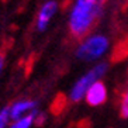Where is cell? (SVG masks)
Returning a JSON list of instances; mask_svg holds the SVG:
<instances>
[{
	"label": "cell",
	"mask_w": 128,
	"mask_h": 128,
	"mask_svg": "<svg viewBox=\"0 0 128 128\" xmlns=\"http://www.w3.org/2000/svg\"><path fill=\"white\" fill-rule=\"evenodd\" d=\"M106 0H78L72 10L69 28L73 37L82 38L102 17Z\"/></svg>",
	"instance_id": "obj_1"
},
{
	"label": "cell",
	"mask_w": 128,
	"mask_h": 128,
	"mask_svg": "<svg viewBox=\"0 0 128 128\" xmlns=\"http://www.w3.org/2000/svg\"><path fill=\"white\" fill-rule=\"evenodd\" d=\"M106 68H107L106 64H98L97 66L92 69L86 76H83L82 79L76 83V86L72 89V93H70L72 100H73V102H79L80 98L84 96V93H87V90L92 87V84H94L96 80L106 72Z\"/></svg>",
	"instance_id": "obj_2"
},
{
	"label": "cell",
	"mask_w": 128,
	"mask_h": 128,
	"mask_svg": "<svg viewBox=\"0 0 128 128\" xmlns=\"http://www.w3.org/2000/svg\"><path fill=\"white\" fill-rule=\"evenodd\" d=\"M107 45H108L107 38L102 37V35L93 37L90 40H87L84 44L80 45V48L78 49V56L84 60H92L94 58L100 56L107 49Z\"/></svg>",
	"instance_id": "obj_3"
},
{
	"label": "cell",
	"mask_w": 128,
	"mask_h": 128,
	"mask_svg": "<svg viewBox=\"0 0 128 128\" xmlns=\"http://www.w3.org/2000/svg\"><path fill=\"white\" fill-rule=\"evenodd\" d=\"M106 97H107V92L102 82H96L94 84H92V87L86 93V102L90 106L103 104L106 102Z\"/></svg>",
	"instance_id": "obj_4"
},
{
	"label": "cell",
	"mask_w": 128,
	"mask_h": 128,
	"mask_svg": "<svg viewBox=\"0 0 128 128\" xmlns=\"http://www.w3.org/2000/svg\"><path fill=\"white\" fill-rule=\"evenodd\" d=\"M56 12V3L55 2H48L44 4V7L40 12V17H38V30L44 31L48 26L49 18L54 16V13Z\"/></svg>",
	"instance_id": "obj_5"
},
{
	"label": "cell",
	"mask_w": 128,
	"mask_h": 128,
	"mask_svg": "<svg viewBox=\"0 0 128 128\" xmlns=\"http://www.w3.org/2000/svg\"><path fill=\"white\" fill-rule=\"evenodd\" d=\"M34 106H35L34 102H20V103H16V104L12 107V110H10V117L17 120V117H20L24 111H26V110L32 108Z\"/></svg>",
	"instance_id": "obj_6"
},
{
	"label": "cell",
	"mask_w": 128,
	"mask_h": 128,
	"mask_svg": "<svg viewBox=\"0 0 128 128\" xmlns=\"http://www.w3.org/2000/svg\"><path fill=\"white\" fill-rule=\"evenodd\" d=\"M34 117H35L34 113H32V114H28V116L24 117V118H20V120H17L10 128H28V127L31 125V122L34 121Z\"/></svg>",
	"instance_id": "obj_7"
},
{
	"label": "cell",
	"mask_w": 128,
	"mask_h": 128,
	"mask_svg": "<svg viewBox=\"0 0 128 128\" xmlns=\"http://www.w3.org/2000/svg\"><path fill=\"white\" fill-rule=\"evenodd\" d=\"M121 117L122 118H128V92L124 94V97L121 100Z\"/></svg>",
	"instance_id": "obj_8"
},
{
	"label": "cell",
	"mask_w": 128,
	"mask_h": 128,
	"mask_svg": "<svg viewBox=\"0 0 128 128\" xmlns=\"http://www.w3.org/2000/svg\"><path fill=\"white\" fill-rule=\"evenodd\" d=\"M8 120V108H4L0 111V128H6Z\"/></svg>",
	"instance_id": "obj_9"
},
{
	"label": "cell",
	"mask_w": 128,
	"mask_h": 128,
	"mask_svg": "<svg viewBox=\"0 0 128 128\" xmlns=\"http://www.w3.org/2000/svg\"><path fill=\"white\" fill-rule=\"evenodd\" d=\"M3 68V55H0V70Z\"/></svg>",
	"instance_id": "obj_10"
}]
</instances>
